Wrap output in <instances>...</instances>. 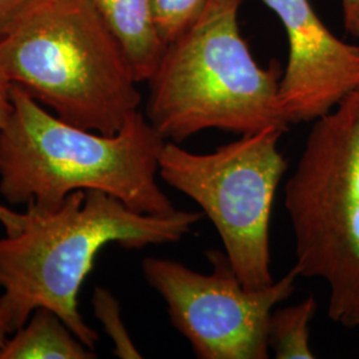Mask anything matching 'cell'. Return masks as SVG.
<instances>
[{
  "label": "cell",
  "mask_w": 359,
  "mask_h": 359,
  "mask_svg": "<svg viewBox=\"0 0 359 359\" xmlns=\"http://www.w3.org/2000/svg\"><path fill=\"white\" fill-rule=\"evenodd\" d=\"M25 225L0 238V294L13 332L34 310H53L95 350L100 337L77 308L79 292L107 245L139 250L182 240L201 212L139 213L100 191H76L56 208L28 204Z\"/></svg>",
  "instance_id": "1"
},
{
  "label": "cell",
  "mask_w": 359,
  "mask_h": 359,
  "mask_svg": "<svg viewBox=\"0 0 359 359\" xmlns=\"http://www.w3.org/2000/svg\"><path fill=\"white\" fill-rule=\"evenodd\" d=\"M0 130V193L13 205L56 208L76 191H100L144 215L177 209L161 191L158 160L167 140L137 111L115 135L65 123L19 86Z\"/></svg>",
  "instance_id": "2"
},
{
  "label": "cell",
  "mask_w": 359,
  "mask_h": 359,
  "mask_svg": "<svg viewBox=\"0 0 359 359\" xmlns=\"http://www.w3.org/2000/svg\"><path fill=\"white\" fill-rule=\"evenodd\" d=\"M0 67L53 115L115 135L142 95L93 0H35L0 38Z\"/></svg>",
  "instance_id": "3"
},
{
  "label": "cell",
  "mask_w": 359,
  "mask_h": 359,
  "mask_svg": "<svg viewBox=\"0 0 359 359\" xmlns=\"http://www.w3.org/2000/svg\"><path fill=\"white\" fill-rule=\"evenodd\" d=\"M244 0H209L167 46L149 83L147 118L167 142L208 129L252 135L290 127L280 97L283 71L262 68L238 27Z\"/></svg>",
  "instance_id": "4"
},
{
  "label": "cell",
  "mask_w": 359,
  "mask_h": 359,
  "mask_svg": "<svg viewBox=\"0 0 359 359\" xmlns=\"http://www.w3.org/2000/svg\"><path fill=\"white\" fill-rule=\"evenodd\" d=\"M298 277L329 289L327 316L359 326V87L314 121L285 185Z\"/></svg>",
  "instance_id": "5"
},
{
  "label": "cell",
  "mask_w": 359,
  "mask_h": 359,
  "mask_svg": "<svg viewBox=\"0 0 359 359\" xmlns=\"http://www.w3.org/2000/svg\"><path fill=\"white\" fill-rule=\"evenodd\" d=\"M283 133L268 128L243 135L210 154H193L167 142L158 160V176L200 205L217 229L234 273L252 290L276 281L270 266V217L287 169L278 149Z\"/></svg>",
  "instance_id": "6"
},
{
  "label": "cell",
  "mask_w": 359,
  "mask_h": 359,
  "mask_svg": "<svg viewBox=\"0 0 359 359\" xmlns=\"http://www.w3.org/2000/svg\"><path fill=\"white\" fill-rule=\"evenodd\" d=\"M206 256L213 268L210 274L157 257L142 261V273L165 301L170 323L188 339L197 358H269L270 316L294 293L297 271L252 290L240 281L224 252L212 249Z\"/></svg>",
  "instance_id": "7"
},
{
  "label": "cell",
  "mask_w": 359,
  "mask_h": 359,
  "mask_svg": "<svg viewBox=\"0 0 359 359\" xmlns=\"http://www.w3.org/2000/svg\"><path fill=\"white\" fill-rule=\"evenodd\" d=\"M283 22L289 57L280 97L290 124L316 121L359 87V47L337 38L309 0H262Z\"/></svg>",
  "instance_id": "8"
},
{
  "label": "cell",
  "mask_w": 359,
  "mask_h": 359,
  "mask_svg": "<svg viewBox=\"0 0 359 359\" xmlns=\"http://www.w3.org/2000/svg\"><path fill=\"white\" fill-rule=\"evenodd\" d=\"M128 60L135 79L154 76L167 44L154 19L152 0H93Z\"/></svg>",
  "instance_id": "9"
},
{
  "label": "cell",
  "mask_w": 359,
  "mask_h": 359,
  "mask_svg": "<svg viewBox=\"0 0 359 359\" xmlns=\"http://www.w3.org/2000/svg\"><path fill=\"white\" fill-rule=\"evenodd\" d=\"M87 346L53 310L38 308L28 321L8 335L0 359H93Z\"/></svg>",
  "instance_id": "10"
},
{
  "label": "cell",
  "mask_w": 359,
  "mask_h": 359,
  "mask_svg": "<svg viewBox=\"0 0 359 359\" xmlns=\"http://www.w3.org/2000/svg\"><path fill=\"white\" fill-rule=\"evenodd\" d=\"M317 311V301L308 297L301 304L274 309L268 326V344L277 359H313L310 322Z\"/></svg>",
  "instance_id": "11"
},
{
  "label": "cell",
  "mask_w": 359,
  "mask_h": 359,
  "mask_svg": "<svg viewBox=\"0 0 359 359\" xmlns=\"http://www.w3.org/2000/svg\"><path fill=\"white\" fill-rule=\"evenodd\" d=\"M92 305L96 318L103 325L107 335L114 344V353L118 358H142L140 351L135 346L128 330L121 318L120 304L108 289L96 287L92 297Z\"/></svg>",
  "instance_id": "12"
},
{
  "label": "cell",
  "mask_w": 359,
  "mask_h": 359,
  "mask_svg": "<svg viewBox=\"0 0 359 359\" xmlns=\"http://www.w3.org/2000/svg\"><path fill=\"white\" fill-rule=\"evenodd\" d=\"M209 0H152L154 19L165 44L192 26Z\"/></svg>",
  "instance_id": "13"
},
{
  "label": "cell",
  "mask_w": 359,
  "mask_h": 359,
  "mask_svg": "<svg viewBox=\"0 0 359 359\" xmlns=\"http://www.w3.org/2000/svg\"><path fill=\"white\" fill-rule=\"evenodd\" d=\"M35 0H0V38Z\"/></svg>",
  "instance_id": "14"
},
{
  "label": "cell",
  "mask_w": 359,
  "mask_h": 359,
  "mask_svg": "<svg viewBox=\"0 0 359 359\" xmlns=\"http://www.w3.org/2000/svg\"><path fill=\"white\" fill-rule=\"evenodd\" d=\"M13 83L0 67V130L4 128L13 112Z\"/></svg>",
  "instance_id": "15"
},
{
  "label": "cell",
  "mask_w": 359,
  "mask_h": 359,
  "mask_svg": "<svg viewBox=\"0 0 359 359\" xmlns=\"http://www.w3.org/2000/svg\"><path fill=\"white\" fill-rule=\"evenodd\" d=\"M26 215L18 213L7 206L0 205V224L4 226L6 234H15L25 225Z\"/></svg>",
  "instance_id": "16"
},
{
  "label": "cell",
  "mask_w": 359,
  "mask_h": 359,
  "mask_svg": "<svg viewBox=\"0 0 359 359\" xmlns=\"http://www.w3.org/2000/svg\"><path fill=\"white\" fill-rule=\"evenodd\" d=\"M344 23L351 35H355L359 26V0H341Z\"/></svg>",
  "instance_id": "17"
},
{
  "label": "cell",
  "mask_w": 359,
  "mask_h": 359,
  "mask_svg": "<svg viewBox=\"0 0 359 359\" xmlns=\"http://www.w3.org/2000/svg\"><path fill=\"white\" fill-rule=\"evenodd\" d=\"M13 334V327H11V322L8 318L7 310L4 306V302L0 297V348L3 346V344L6 342V339L8 338V335Z\"/></svg>",
  "instance_id": "18"
},
{
  "label": "cell",
  "mask_w": 359,
  "mask_h": 359,
  "mask_svg": "<svg viewBox=\"0 0 359 359\" xmlns=\"http://www.w3.org/2000/svg\"><path fill=\"white\" fill-rule=\"evenodd\" d=\"M354 36H357V38L359 39V26L358 28H357V32H355V35Z\"/></svg>",
  "instance_id": "19"
}]
</instances>
